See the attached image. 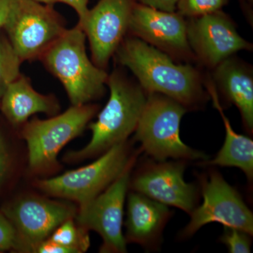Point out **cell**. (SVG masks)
Here are the masks:
<instances>
[{
  "instance_id": "cell-8",
  "label": "cell",
  "mask_w": 253,
  "mask_h": 253,
  "mask_svg": "<svg viewBox=\"0 0 253 253\" xmlns=\"http://www.w3.org/2000/svg\"><path fill=\"white\" fill-rule=\"evenodd\" d=\"M202 204L190 214L189 224L181 231V238L194 235L202 226L217 222L253 234V214L241 195L229 185L220 173L211 169L199 176Z\"/></svg>"
},
{
  "instance_id": "cell-17",
  "label": "cell",
  "mask_w": 253,
  "mask_h": 253,
  "mask_svg": "<svg viewBox=\"0 0 253 253\" xmlns=\"http://www.w3.org/2000/svg\"><path fill=\"white\" fill-rule=\"evenodd\" d=\"M204 85L210 98L212 100L213 106L220 115L226 136L224 145L212 160L199 161L202 166H221L239 168L247 176L250 182L253 179V141L248 136L238 134L231 126L229 118L226 117L221 106L219 94L214 86L211 75L205 74Z\"/></svg>"
},
{
  "instance_id": "cell-3",
  "label": "cell",
  "mask_w": 253,
  "mask_h": 253,
  "mask_svg": "<svg viewBox=\"0 0 253 253\" xmlns=\"http://www.w3.org/2000/svg\"><path fill=\"white\" fill-rule=\"evenodd\" d=\"M85 40L78 25L66 30L42 55L46 67L62 83L73 106L101 97L109 77L104 69L88 58Z\"/></svg>"
},
{
  "instance_id": "cell-16",
  "label": "cell",
  "mask_w": 253,
  "mask_h": 253,
  "mask_svg": "<svg viewBox=\"0 0 253 253\" xmlns=\"http://www.w3.org/2000/svg\"><path fill=\"white\" fill-rule=\"evenodd\" d=\"M171 216L166 205L133 191L127 199L126 242L155 249L161 242L163 229Z\"/></svg>"
},
{
  "instance_id": "cell-11",
  "label": "cell",
  "mask_w": 253,
  "mask_h": 253,
  "mask_svg": "<svg viewBox=\"0 0 253 253\" xmlns=\"http://www.w3.org/2000/svg\"><path fill=\"white\" fill-rule=\"evenodd\" d=\"M76 214L74 206L36 196L18 199L4 211L16 230V250L23 253H33L37 245L47 239L60 224Z\"/></svg>"
},
{
  "instance_id": "cell-20",
  "label": "cell",
  "mask_w": 253,
  "mask_h": 253,
  "mask_svg": "<svg viewBox=\"0 0 253 253\" xmlns=\"http://www.w3.org/2000/svg\"><path fill=\"white\" fill-rule=\"evenodd\" d=\"M21 62L9 41L0 38V102L9 84L19 77Z\"/></svg>"
},
{
  "instance_id": "cell-29",
  "label": "cell",
  "mask_w": 253,
  "mask_h": 253,
  "mask_svg": "<svg viewBox=\"0 0 253 253\" xmlns=\"http://www.w3.org/2000/svg\"><path fill=\"white\" fill-rule=\"evenodd\" d=\"M12 0H0V28L4 26Z\"/></svg>"
},
{
  "instance_id": "cell-27",
  "label": "cell",
  "mask_w": 253,
  "mask_h": 253,
  "mask_svg": "<svg viewBox=\"0 0 253 253\" xmlns=\"http://www.w3.org/2000/svg\"><path fill=\"white\" fill-rule=\"evenodd\" d=\"M8 162H9V156H8L7 150L5 145L4 138L0 131V184L7 169Z\"/></svg>"
},
{
  "instance_id": "cell-28",
  "label": "cell",
  "mask_w": 253,
  "mask_h": 253,
  "mask_svg": "<svg viewBox=\"0 0 253 253\" xmlns=\"http://www.w3.org/2000/svg\"><path fill=\"white\" fill-rule=\"evenodd\" d=\"M241 8L247 18L248 21L253 26V0H240Z\"/></svg>"
},
{
  "instance_id": "cell-18",
  "label": "cell",
  "mask_w": 253,
  "mask_h": 253,
  "mask_svg": "<svg viewBox=\"0 0 253 253\" xmlns=\"http://www.w3.org/2000/svg\"><path fill=\"white\" fill-rule=\"evenodd\" d=\"M0 108L5 117L12 124H23L38 113L56 114L59 105L52 96L40 94L33 89L27 78L20 76L5 91Z\"/></svg>"
},
{
  "instance_id": "cell-23",
  "label": "cell",
  "mask_w": 253,
  "mask_h": 253,
  "mask_svg": "<svg viewBox=\"0 0 253 253\" xmlns=\"http://www.w3.org/2000/svg\"><path fill=\"white\" fill-rule=\"evenodd\" d=\"M17 236L11 221L0 213V251L16 250Z\"/></svg>"
},
{
  "instance_id": "cell-6",
  "label": "cell",
  "mask_w": 253,
  "mask_h": 253,
  "mask_svg": "<svg viewBox=\"0 0 253 253\" xmlns=\"http://www.w3.org/2000/svg\"><path fill=\"white\" fill-rule=\"evenodd\" d=\"M98 106H73L62 114L46 120L35 118L23 126V139L28 150L32 172L46 173L58 167V154L69 141L81 135Z\"/></svg>"
},
{
  "instance_id": "cell-1",
  "label": "cell",
  "mask_w": 253,
  "mask_h": 253,
  "mask_svg": "<svg viewBox=\"0 0 253 253\" xmlns=\"http://www.w3.org/2000/svg\"><path fill=\"white\" fill-rule=\"evenodd\" d=\"M118 62L134 75L147 94L167 96L189 110L201 109L210 99L205 75L191 63H177L136 37L125 38L116 53Z\"/></svg>"
},
{
  "instance_id": "cell-25",
  "label": "cell",
  "mask_w": 253,
  "mask_h": 253,
  "mask_svg": "<svg viewBox=\"0 0 253 253\" xmlns=\"http://www.w3.org/2000/svg\"><path fill=\"white\" fill-rule=\"evenodd\" d=\"M134 2L149 6L161 11L174 12L176 11L178 0H133Z\"/></svg>"
},
{
  "instance_id": "cell-22",
  "label": "cell",
  "mask_w": 253,
  "mask_h": 253,
  "mask_svg": "<svg viewBox=\"0 0 253 253\" xmlns=\"http://www.w3.org/2000/svg\"><path fill=\"white\" fill-rule=\"evenodd\" d=\"M220 241L225 245L230 253H251V235L241 229L224 226Z\"/></svg>"
},
{
  "instance_id": "cell-19",
  "label": "cell",
  "mask_w": 253,
  "mask_h": 253,
  "mask_svg": "<svg viewBox=\"0 0 253 253\" xmlns=\"http://www.w3.org/2000/svg\"><path fill=\"white\" fill-rule=\"evenodd\" d=\"M48 239L71 249L73 253L86 252L90 246L88 231L78 225L75 217L63 221Z\"/></svg>"
},
{
  "instance_id": "cell-4",
  "label": "cell",
  "mask_w": 253,
  "mask_h": 253,
  "mask_svg": "<svg viewBox=\"0 0 253 253\" xmlns=\"http://www.w3.org/2000/svg\"><path fill=\"white\" fill-rule=\"evenodd\" d=\"M188 110L180 103L158 93L148 94L140 119L134 131V139L141 150L154 161L169 158L182 161H203L207 155L189 147L181 141V118Z\"/></svg>"
},
{
  "instance_id": "cell-21",
  "label": "cell",
  "mask_w": 253,
  "mask_h": 253,
  "mask_svg": "<svg viewBox=\"0 0 253 253\" xmlns=\"http://www.w3.org/2000/svg\"><path fill=\"white\" fill-rule=\"evenodd\" d=\"M229 0H178L176 11L186 18L220 11Z\"/></svg>"
},
{
  "instance_id": "cell-26",
  "label": "cell",
  "mask_w": 253,
  "mask_h": 253,
  "mask_svg": "<svg viewBox=\"0 0 253 253\" xmlns=\"http://www.w3.org/2000/svg\"><path fill=\"white\" fill-rule=\"evenodd\" d=\"M58 2L64 3L72 7L77 13L79 17V23L82 22L87 14L88 3L89 0H57Z\"/></svg>"
},
{
  "instance_id": "cell-15",
  "label": "cell",
  "mask_w": 253,
  "mask_h": 253,
  "mask_svg": "<svg viewBox=\"0 0 253 253\" xmlns=\"http://www.w3.org/2000/svg\"><path fill=\"white\" fill-rule=\"evenodd\" d=\"M217 92L241 113L245 129L253 132V70L243 60L231 56L211 71Z\"/></svg>"
},
{
  "instance_id": "cell-2",
  "label": "cell",
  "mask_w": 253,
  "mask_h": 253,
  "mask_svg": "<svg viewBox=\"0 0 253 253\" xmlns=\"http://www.w3.org/2000/svg\"><path fill=\"white\" fill-rule=\"evenodd\" d=\"M110 97L90 123L91 140L85 147L66 155V161L78 162L101 156L113 146L127 140L134 132L146 105L148 94L137 81H130L115 70L108 77Z\"/></svg>"
},
{
  "instance_id": "cell-12",
  "label": "cell",
  "mask_w": 253,
  "mask_h": 253,
  "mask_svg": "<svg viewBox=\"0 0 253 253\" xmlns=\"http://www.w3.org/2000/svg\"><path fill=\"white\" fill-rule=\"evenodd\" d=\"M187 19L176 11H161L134 2L129 23L131 36L169 55L176 62L195 61L188 42Z\"/></svg>"
},
{
  "instance_id": "cell-30",
  "label": "cell",
  "mask_w": 253,
  "mask_h": 253,
  "mask_svg": "<svg viewBox=\"0 0 253 253\" xmlns=\"http://www.w3.org/2000/svg\"><path fill=\"white\" fill-rule=\"evenodd\" d=\"M32 1H36L40 4L51 5V6L58 2L57 0H32Z\"/></svg>"
},
{
  "instance_id": "cell-24",
  "label": "cell",
  "mask_w": 253,
  "mask_h": 253,
  "mask_svg": "<svg viewBox=\"0 0 253 253\" xmlns=\"http://www.w3.org/2000/svg\"><path fill=\"white\" fill-rule=\"evenodd\" d=\"M33 253H73V251L64 247L49 239L37 245Z\"/></svg>"
},
{
  "instance_id": "cell-7",
  "label": "cell",
  "mask_w": 253,
  "mask_h": 253,
  "mask_svg": "<svg viewBox=\"0 0 253 253\" xmlns=\"http://www.w3.org/2000/svg\"><path fill=\"white\" fill-rule=\"evenodd\" d=\"M3 27L22 61L42 56L66 31L53 6L32 0H12Z\"/></svg>"
},
{
  "instance_id": "cell-9",
  "label": "cell",
  "mask_w": 253,
  "mask_h": 253,
  "mask_svg": "<svg viewBox=\"0 0 253 253\" xmlns=\"http://www.w3.org/2000/svg\"><path fill=\"white\" fill-rule=\"evenodd\" d=\"M136 158L103 192L81 206L75 217L78 225L87 231H96L101 236L103 241L101 253L126 252V240L123 234V212L131 169Z\"/></svg>"
},
{
  "instance_id": "cell-10",
  "label": "cell",
  "mask_w": 253,
  "mask_h": 253,
  "mask_svg": "<svg viewBox=\"0 0 253 253\" xmlns=\"http://www.w3.org/2000/svg\"><path fill=\"white\" fill-rule=\"evenodd\" d=\"M188 42L199 63L212 71L238 51H252V43L240 36L236 25L220 11L187 19Z\"/></svg>"
},
{
  "instance_id": "cell-13",
  "label": "cell",
  "mask_w": 253,
  "mask_h": 253,
  "mask_svg": "<svg viewBox=\"0 0 253 253\" xmlns=\"http://www.w3.org/2000/svg\"><path fill=\"white\" fill-rule=\"evenodd\" d=\"M143 165L129 186L133 191L191 214L196 207L199 190L184 180L186 161H157Z\"/></svg>"
},
{
  "instance_id": "cell-5",
  "label": "cell",
  "mask_w": 253,
  "mask_h": 253,
  "mask_svg": "<svg viewBox=\"0 0 253 253\" xmlns=\"http://www.w3.org/2000/svg\"><path fill=\"white\" fill-rule=\"evenodd\" d=\"M139 152L132 154L130 146L125 141L108 150L91 164L38 180L37 186L50 196L75 201L81 207L112 184Z\"/></svg>"
},
{
  "instance_id": "cell-14",
  "label": "cell",
  "mask_w": 253,
  "mask_h": 253,
  "mask_svg": "<svg viewBox=\"0 0 253 253\" xmlns=\"http://www.w3.org/2000/svg\"><path fill=\"white\" fill-rule=\"evenodd\" d=\"M133 0H99L78 23L89 41L94 63L107 66L129 29Z\"/></svg>"
}]
</instances>
